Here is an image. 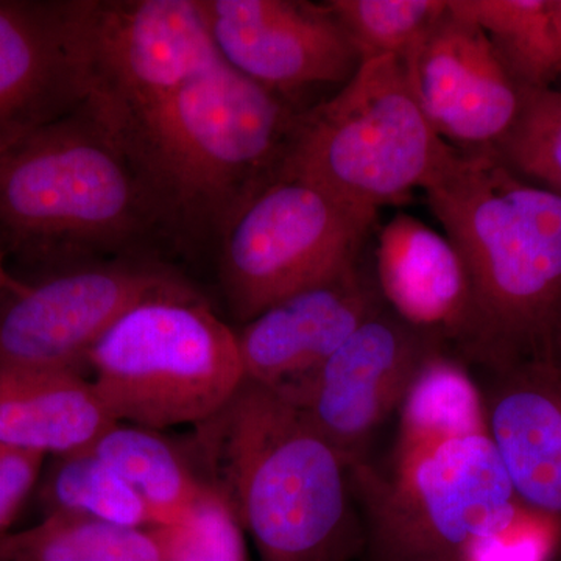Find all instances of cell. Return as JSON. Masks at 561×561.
<instances>
[{"label":"cell","mask_w":561,"mask_h":561,"mask_svg":"<svg viewBox=\"0 0 561 561\" xmlns=\"http://www.w3.org/2000/svg\"><path fill=\"white\" fill-rule=\"evenodd\" d=\"M471 290L461 353L491 373L561 362V198L493 149L454 151L424 190Z\"/></svg>","instance_id":"obj_1"},{"label":"cell","mask_w":561,"mask_h":561,"mask_svg":"<svg viewBox=\"0 0 561 561\" xmlns=\"http://www.w3.org/2000/svg\"><path fill=\"white\" fill-rule=\"evenodd\" d=\"M301 111L221 60L116 136L149 192L162 236L219 243L275 179Z\"/></svg>","instance_id":"obj_2"},{"label":"cell","mask_w":561,"mask_h":561,"mask_svg":"<svg viewBox=\"0 0 561 561\" xmlns=\"http://www.w3.org/2000/svg\"><path fill=\"white\" fill-rule=\"evenodd\" d=\"M192 448L230 497L261 561H350L362 546L350 463L284 394L243 381L194 427Z\"/></svg>","instance_id":"obj_3"},{"label":"cell","mask_w":561,"mask_h":561,"mask_svg":"<svg viewBox=\"0 0 561 561\" xmlns=\"http://www.w3.org/2000/svg\"><path fill=\"white\" fill-rule=\"evenodd\" d=\"M160 220L135 165L87 105L0 151V250L62 267L136 256Z\"/></svg>","instance_id":"obj_4"},{"label":"cell","mask_w":561,"mask_h":561,"mask_svg":"<svg viewBox=\"0 0 561 561\" xmlns=\"http://www.w3.org/2000/svg\"><path fill=\"white\" fill-rule=\"evenodd\" d=\"M454 151L421 111L402 61L375 58L330 99L301 110L279 173L378 214L426 190Z\"/></svg>","instance_id":"obj_5"},{"label":"cell","mask_w":561,"mask_h":561,"mask_svg":"<svg viewBox=\"0 0 561 561\" xmlns=\"http://www.w3.org/2000/svg\"><path fill=\"white\" fill-rule=\"evenodd\" d=\"M88 368L116 421L154 431L205 423L245 381L238 332L194 289L125 312L92 348Z\"/></svg>","instance_id":"obj_6"},{"label":"cell","mask_w":561,"mask_h":561,"mask_svg":"<svg viewBox=\"0 0 561 561\" xmlns=\"http://www.w3.org/2000/svg\"><path fill=\"white\" fill-rule=\"evenodd\" d=\"M350 476L367 505L375 561H456L522 504L490 432L393 453L387 472L362 460Z\"/></svg>","instance_id":"obj_7"},{"label":"cell","mask_w":561,"mask_h":561,"mask_svg":"<svg viewBox=\"0 0 561 561\" xmlns=\"http://www.w3.org/2000/svg\"><path fill=\"white\" fill-rule=\"evenodd\" d=\"M378 214L278 173L232 217L219 243L221 289L243 324L362 261Z\"/></svg>","instance_id":"obj_8"},{"label":"cell","mask_w":561,"mask_h":561,"mask_svg":"<svg viewBox=\"0 0 561 561\" xmlns=\"http://www.w3.org/2000/svg\"><path fill=\"white\" fill-rule=\"evenodd\" d=\"M88 106L114 136L221 61L201 0H76Z\"/></svg>","instance_id":"obj_9"},{"label":"cell","mask_w":561,"mask_h":561,"mask_svg":"<svg viewBox=\"0 0 561 561\" xmlns=\"http://www.w3.org/2000/svg\"><path fill=\"white\" fill-rule=\"evenodd\" d=\"M192 290L179 275L136 256L62 267L18 284L0 302V368L83 373L110 328L162 295Z\"/></svg>","instance_id":"obj_10"},{"label":"cell","mask_w":561,"mask_h":561,"mask_svg":"<svg viewBox=\"0 0 561 561\" xmlns=\"http://www.w3.org/2000/svg\"><path fill=\"white\" fill-rule=\"evenodd\" d=\"M446 343L381 309L305 381L278 390L348 461H362L373 432L398 412L409 387Z\"/></svg>","instance_id":"obj_11"},{"label":"cell","mask_w":561,"mask_h":561,"mask_svg":"<svg viewBox=\"0 0 561 561\" xmlns=\"http://www.w3.org/2000/svg\"><path fill=\"white\" fill-rule=\"evenodd\" d=\"M221 60L291 102L309 88L345 84L360 66L328 3L201 0Z\"/></svg>","instance_id":"obj_12"},{"label":"cell","mask_w":561,"mask_h":561,"mask_svg":"<svg viewBox=\"0 0 561 561\" xmlns=\"http://www.w3.org/2000/svg\"><path fill=\"white\" fill-rule=\"evenodd\" d=\"M402 65L431 127L456 149H494L518 116L522 88L486 33L451 5Z\"/></svg>","instance_id":"obj_13"},{"label":"cell","mask_w":561,"mask_h":561,"mask_svg":"<svg viewBox=\"0 0 561 561\" xmlns=\"http://www.w3.org/2000/svg\"><path fill=\"white\" fill-rule=\"evenodd\" d=\"M76 0H0V151L88 101Z\"/></svg>","instance_id":"obj_14"},{"label":"cell","mask_w":561,"mask_h":561,"mask_svg":"<svg viewBox=\"0 0 561 561\" xmlns=\"http://www.w3.org/2000/svg\"><path fill=\"white\" fill-rule=\"evenodd\" d=\"M383 308L362 261L275 302L238 332L247 381L279 391L297 386Z\"/></svg>","instance_id":"obj_15"},{"label":"cell","mask_w":561,"mask_h":561,"mask_svg":"<svg viewBox=\"0 0 561 561\" xmlns=\"http://www.w3.org/2000/svg\"><path fill=\"white\" fill-rule=\"evenodd\" d=\"M373 272L383 305L394 316L463 348L471 321L470 280L445 232L397 214L379 231Z\"/></svg>","instance_id":"obj_16"},{"label":"cell","mask_w":561,"mask_h":561,"mask_svg":"<svg viewBox=\"0 0 561 561\" xmlns=\"http://www.w3.org/2000/svg\"><path fill=\"white\" fill-rule=\"evenodd\" d=\"M491 375L486 420L516 496L561 526V362Z\"/></svg>","instance_id":"obj_17"},{"label":"cell","mask_w":561,"mask_h":561,"mask_svg":"<svg viewBox=\"0 0 561 561\" xmlns=\"http://www.w3.org/2000/svg\"><path fill=\"white\" fill-rule=\"evenodd\" d=\"M119 423L83 373L0 368V443L65 456Z\"/></svg>","instance_id":"obj_18"},{"label":"cell","mask_w":561,"mask_h":561,"mask_svg":"<svg viewBox=\"0 0 561 561\" xmlns=\"http://www.w3.org/2000/svg\"><path fill=\"white\" fill-rule=\"evenodd\" d=\"M90 449L138 493L154 527L186 518L206 482L173 443L149 427L114 424Z\"/></svg>","instance_id":"obj_19"},{"label":"cell","mask_w":561,"mask_h":561,"mask_svg":"<svg viewBox=\"0 0 561 561\" xmlns=\"http://www.w3.org/2000/svg\"><path fill=\"white\" fill-rule=\"evenodd\" d=\"M489 36L522 90H548L561 76V0H449Z\"/></svg>","instance_id":"obj_20"},{"label":"cell","mask_w":561,"mask_h":561,"mask_svg":"<svg viewBox=\"0 0 561 561\" xmlns=\"http://www.w3.org/2000/svg\"><path fill=\"white\" fill-rule=\"evenodd\" d=\"M482 432H490L483 391L463 362L437 351L424 362L398 409L393 453Z\"/></svg>","instance_id":"obj_21"},{"label":"cell","mask_w":561,"mask_h":561,"mask_svg":"<svg viewBox=\"0 0 561 561\" xmlns=\"http://www.w3.org/2000/svg\"><path fill=\"white\" fill-rule=\"evenodd\" d=\"M0 561H164L151 529H127L72 515H47L0 538Z\"/></svg>","instance_id":"obj_22"},{"label":"cell","mask_w":561,"mask_h":561,"mask_svg":"<svg viewBox=\"0 0 561 561\" xmlns=\"http://www.w3.org/2000/svg\"><path fill=\"white\" fill-rule=\"evenodd\" d=\"M41 500L46 516H81L127 529L154 527L138 493L90 448L55 457Z\"/></svg>","instance_id":"obj_23"},{"label":"cell","mask_w":561,"mask_h":561,"mask_svg":"<svg viewBox=\"0 0 561 561\" xmlns=\"http://www.w3.org/2000/svg\"><path fill=\"white\" fill-rule=\"evenodd\" d=\"M360 61H405L434 25L448 13L449 0H330Z\"/></svg>","instance_id":"obj_24"},{"label":"cell","mask_w":561,"mask_h":561,"mask_svg":"<svg viewBox=\"0 0 561 561\" xmlns=\"http://www.w3.org/2000/svg\"><path fill=\"white\" fill-rule=\"evenodd\" d=\"M493 150L513 172L561 198V92L522 90L518 116Z\"/></svg>","instance_id":"obj_25"},{"label":"cell","mask_w":561,"mask_h":561,"mask_svg":"<svg viewBox=\"0 0 561 561\" xmlns=\"http://www.w3.org/2000/svg\"><path fill=\"white\" fill-rule=\"evenodd\" d=\"M151 531L164 561H249L245 529L234 505L208 481L186 518Z\"/></svg>","instance_id":"obj_26"},{"label":"cell","mask_w":561,"mask_h":561,"mask_svg":"<svg viewBox=\"0 0 561 561\" xmlns=\"http://www.w3.org/2000/svg\"><path fill=\"white\" fill-rule=\"evenodd\" d=\"M560 546V524L522 502L511 522L468 542L456 561H551Z\"/></svg>","instance_id":"obj_27"},{"label":"cell","mask_w":561,"mask_h":561,"mask_svg":"<svg viewBox=\"0 0 561 561\" xmlns=\"http://www.w3.org/2000/svg\"><path fill=\"white\" fill-rule=\"evenodd\" d=\"M46 456L0 443V538L9 535L22 504L38 481Z\"/></svg>","instance_id":"obj_28"},{"label":"cell","mask_w":561,"mask_h":561,"mask_svg":"<svg viewBox=\"0 0 561 561\" xmlns=\"http://www.w3.org/2000/svg\"><path fill=\"white\" fill-rule=\"evenodd\" d=\"M5 260V253L0 250V295H2V297L20 284V280L14 279L9 271H7Z\"/></svg>","instance_id":"obj_29"}]
</instances>
